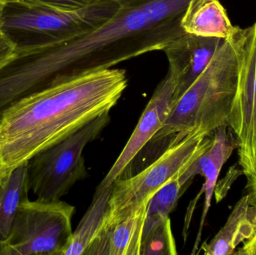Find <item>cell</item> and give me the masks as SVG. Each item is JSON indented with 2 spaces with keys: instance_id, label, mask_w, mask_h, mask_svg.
<instances>
[{
  "instance_id": "3957f363",
  "label": "cell",
  "mask_w": 256,
  "mask_h": 255,
  "mask_svg": "<svg viewBox=\"0 0 256 255\" xmlns=\"http://www.w3.org/2000/svg\"><path fill=\"white\" fill-rule=\"evenodd\" d=\"M242 28L225 40L206 70L172 103L166 121L148 145L168 141V147L172 139L180 140L194 130L213 133L228 127L242 67Z\"/></svg>"
},
{
  "instance_id": "5b68a950",
  "label": "cell",
  "mask_w": 256,
  "mask_h": 255,
  "mask_svg": "<svg viewBox=\"0 0 256 255\" xmlns=\"http://www.w3.org/2000/svg\"><path fill=\"white\" fill-rule=\"evenodd\" d=\"M212 134L194 130L182 140L172 141L156 160L140 172L116 178L112 184L102 233L148 202L167 183L180 177L212 146Z\"/></svg>"
},
{
  "instance_id": "7c38bea8",
  "label": "cell",
  "mask_w": 256,
  "mask_h": 255,
  "mask_svg": "<svg viewBox=\"0 0 256 255\" xmlns=\"http://www.w3.org/2000/svg\"><path fill=\"white\" fill-rule=\"evenodd\" d=\"M148 202H144L124 220L105 229L86 255H140Z\"/></svg>"
},
{
  "instance_id": "d4e9b609",
  "label": "cell",
  "mask_w": 256,
  "mask_h": 255,
  "mask_svg": "<svg viewBox=\"0 0 256 255\" xmlns=\"http://www.w3.org/2000/svg\"><path fill=\"white\" fill-rule=\"evenodd\" d=\"M6 4L7 3H6V0H0V28H1L2 21L3 12H4Z\"/></svg>"
},
{
  "instance_id": "9c48e42d",
  "label": "cell",
  "mask_w": 256,
  "mask_h": 255,
  "mask_svg": "<svg viewBox=\"0 0 256 255\" xmlns=\"http://www.w3.org/2000/svg\"><path fill=\"white\" fill-rule=\"evenodd\" d=\"M174 91V79L168 72L154 91L127 144L96 191H102L112 185L160 130L171 111Z\"/></svg>"
},
{
  "instance_id": "4fadbf2b",
  "label": "cell",
  "mask_w": 256,
  "mask_h": 255,
  "mask_svg": "<svg viewBox=\"0 0 256 255\" xmlns=\"http://www.w3.org/2000/svg\"><path fill=\"white\" fill-rule=\"evenodd\" d=\"M256 233V207L246 194L237 202L225 226L210 242L204 243L200 251L206 255H234L236 248Z\"/></svg>"
},
{
  "instance_id": "8992f818",
  "label": "cell",
  "mask_w": 256,
  "mask_h": 255,
  "mask_svg": "<svg viewBox=\"0 0 256 255\" xmlns=\"http://www.w3.org/2000/svg\"><path fill=\"white\" fill-rule=\"evenodd\" d=\"M110 120V112L104 114L27 160L28 187L38 200H61L78 181L88 177L84 148L100 136Z\"/></svg>"
},
{
  "instance_id": "52a82bcc",
  "label": "cell",
  "mask_w": 256,
  "mask_h": 255,
  "mask_svg": "<svg viewBox=\"0 0 256 255\" xmlns=\"http://www.w3.org/2000/svg\"><path fill=\"white\" fill-rule=\"evenodd\" d=\"M76 208L62 201L20 204L0 255H64L72 241Z\"/></svg>"
},
{
  "instance_id": "6da1fadb",
  "label": "cell",
  "mask_w": 256,
  "mask_h": 255,
  "mask_svg": "<svg viewBox=\"0 0 256 255\" xmlns=\"http://www.w3.org/2000/svg\"><path fill=\"white\" fill-rule=\"evenodd\" d=\"M126 71L105 69L58 81L22 99L0 121V157L8 170L110 112L128 87Z\"/></svg>"
},
{
  "instance_id": "2e32d148",
  "label": "cell",
  "mask_w": 256,
  "mask_h": 255,
  "mask_svg": "<svg viewBox=\"0 0 256 255\" xmlns=\"http://www.w3.org/2000/svg\"><path fill=\"white\" fill-rule=\"evenodd\" d=\"M26 162L15 168L0 196V243L7 239L21 203L28 199Z\"/></svg>"
},
{
  "instance_id": "30bf717a",
  "label": "cell",
  "mask_w": 256,
  "mask_h": 255,
  "mask_svg": "<svg viewBox=\"0 0 256 255\" xmlns=\"http://www.w3.org/2000/svg\"><path fill=\"white\" fill-rule=\"evenodd\" d=\"M225 40L184 33L165 46L168 72L174 81L172 103L198 79Z\"/></svg>"
},
{
  "instance_id": "277c9868",
  "label": "cell",
  "mask_w": 256,
  "mask_h": 255,
  "mask_svg": "<svg viewBox=\"0 0 256 255\" xmlns=\"http://www.w3.org/2000/svg\"><path fill=\"white\" fill-rule=\"evenodd\" d=\"M121 9V4L116 0H100L73 11L7 3L0 29L18 49L46 46L90 32L112 19Z\"/></svg>"
},
{
  "instance_id": "7402d4cb",
  "label": "cell",
  "mask_w": 256,
  "mask_h": 255,
  "mask_svg": "<svg viewBox=\"0 0 256 255\" xmlns=\"http://www.w3.org/2000/svg\"><path fill=\"white\" fill-rule=\"evenodd\" d=\"M12 172L8 170L2 160L0 157V196L2 194L8 182L9 178H10Z\"/></svg>"
},
{
  "instance_id": "8fae6325",
  "label": "cell",
  "mask_w": 256,
  "mask_h": 255,
  "mask_svg": "<svg viewBox=\"0 0 256 255\" xmlns=\"http://www.w3.org/2000/svg\"><path fill=\"white\" fill-rule=\"evenodd\" d=\"M228 127L227 126H222L214 131L213 143L212 146L186 169L179 178L180 184L183 187L196 175H202L206 179L202 189L197 195V197L194 202L191 203L192 207H190L189 209L190 212H194L196 204L198 202L200 196L203 193H206V199L200 229L194 244L192 255L197 254V250H198L204 222L210 208L212 197L221 169L231 157L233 151L238 148L237 139L236 136L232 134V132L228 130Z\"/></svg>"
},
{
  "instance_id": "7a4b0ae2",
  "label": "cell",
  "mask_w": 256,
  "mask_h": 255,
  "mask_svg": "<svg viewBox=\"0 0 256 255\" xmlns=\"http://www.w3.org/2000/svg\"><path fill=\"white\" fill-rule=\"evenodd\" d=\"M190 1L154 0L135 8L122 7L116 16L98 28L50 44L56 73L54 82L109 69L146 52L164 50L170 42L186 33L180 19Z\"/></svg>"
},
{
  "instance_id": "e0dca14e",
  "label": "cell",
  "mask_w": 256,
  "mask_h": 255,
  "mask_svg": "<svg viewBox=\"0 0 256 255\" xmlns=\"http://www.w3.org/2000/svg\"><path fill=\"white\" fill-rule=\"evenodd\" d=\"M179 178L177 177L167 183L149 200L143 227L142 239L168 218L177 206L183 188Z\"/></svg>"
},
{
  "instance_id": "ac0fdd59",
  "label": "cell",
  "mask_w": 256,
  "mask_h": 255,
  "mask_svg": "<svg viewBox=\"0 0 256 255\" xmlns=\"http://www.w3.org/2000/svg\"><path fill=\"white\" fill-rule=\"evenodd\" d=\"M170 217L154 229L142 241L140 255H177Z\"/></svg>"
},
{
  "instance_id": "9a60e30c",
  "label": "cell",
  "mask_w": 256,
  "mask_h": 255,
  "mask_svg": "<svg viewBox=\"0 0 256 255\" xmlns=\"http://www.w3.org/2000/svg\"><path fill=\"white\" fill-rule=\"evenodd\" d=\"M112 185L96 191L91 205L72 234V241L64 255H86L103 229Z\"/></svg>"
},
{
  "instance_id": "d6986e66",
  "label": "cell",
  "mask_w": 256,
  "mask_h": 255,
  "mask_svg": "<svg viewBox=\"0 0 256 255\" xmlns=\"http://www.w3.org/2000/svg\"><path fill=\"white\" fill-rule=\"evenodd\" d=\"M6 3H20L28 5H40L60 10L73 11L92 5L100 0H6Z\"/></svg>"
},
{
  "instance_id": "603a6c76",
  "label": "cell",
  "mask_w": 256,
  "mask_h": 255,
  "mask_svg": "<svg viewBox=\"0 0 256 255\" xmlns=\"http://www.w3.org/2000/svg\"><path fill=\"white\" fill-rule=\"evenodd\" d=\"M121 4L122 8H135L154 0H116Z\"/></svg>"
},
{
  "instance_id": "cb8c5ba5",
  "label": "cell",
  "mask_w": 256,
  "mask_h": 255,
  "mask_svg": "<svg viewBox=\"0 0 256 255\" xmlns=\"http://www.w3.org/2000/svg\"><path fill=\"white\" fill-rule=\"evenodd\" d=\"M246 189L250 198L251 205L256 207V174L250 179L248 180Z\"/></svg>"
},
{
  "instance_id": "5bb4252c",
  "label": "cell",
  "mask_w": 256,
  "mask_h": 255,
  "mask_svg": "<svg viewBox=\"0 0 256 255\" xmlns=\"http://www.w3.org/2000/svg\"><path fill=\"white\" fill-rule=\"evenodd\" d=\"M180 26L188 34L224 40L236 35L240 28L232 25L219 0H190L180 19Z\"/></svg>"
},
{
  "instance_id": "44dd1931",
  "label": "cell",
  "mask_w": 256,
  "mask_h": 255,
  "mask_svg": "<svg viewBox=\"0 0 256 255\" xmlns=\"http://www.w3.org/2000/svg\"><path fill=\"white\" fill-rule=\"evenodd\" d=\"M244 246L234 255H256V233L250 239L244 243Z\"/></svg>"
},
{
  "instance_id": "ba28073f",
  "label": "cell",
  "mask_w": 256,
  "mask_h": 255,
  "mask_svg": "<svg viewBox=\"0 0 256 255\" xmlns=\"http://www.w3.org/2000/svg\"><path fill=\"white\" fill-rule=\"evenodd\" d=\"M228 127L237 139L242 173L250 179L256 174V22L243 28L242 67Z\"/></svg>"
},
{
  "instance_id": "ffe728a7",
  "label": "cell",
  "mask_w": 256,
  "mask_h": 255,
  "mask_svg": "<svg viewBox=\"0 0 256 255\" xmlns=\"http://www.w3.org/2000/svg\"><path fill=\"white\" fill-rule=\"evenodd\" d=\"M16 51V45L0 30V68L14 58Z\"/></svg>"
}]
</instances>
